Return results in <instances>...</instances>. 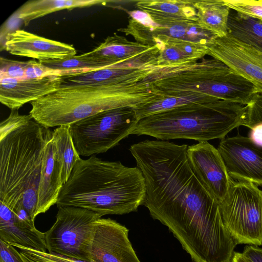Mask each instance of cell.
I'll return each mask as SVG.
<instances>
[{
	"label": "cell",
	"mask_w": 262,
	"mask_h": 262,
	"mask_svg": "<svg viewBox=\"0 0 262 262\" xmlns=\"http://www.w3.org/2000/svg\"><path fill=\"white\" fill-rule=\"evenodd\" d=\"M0 239L9 243L47 252L45 233L37 230L24 206L0 215Z\"/></svg>",
	"instance_id": "cell-17"
},
{
	"label": "cell",
	"mask_w": 262,
	"mask_h": 262,
	"mask_svg": "<svg viewBox=\"0 0 262 262\" xmlns=\"http://www.w3.org/2000/svg\"><path fill=\"white\" fill-rule=\"evenodd\" d=\"M159 96H181L200 94L217 100L237 102L242 98L245 81L242 77L224 64L212 79L200 83H180L165 81H147Z\"/></svg>",
	"instance_id": "cell-10"
},
{
	"label": "cell",
	"mask_w": 262,
	"mask_h": 262,
	"mask_svg": "<svg viewBox=\"0 0 262 262\" xmlns=\"http://www.w3.org/2000/svg\"><path fill=\"white\" fill-rule=\"evenodd\" d=\"M158 96L149 83L62 85L58 90L31 102L33 119L47 128L70 125L105 111L133 108Z\"/></svg>",
	"instance_id": "cell-3"
},
{
	"label": "cell",
	"mask_w": 262,
	"mask_h": 262,
	"mask_svg": "<svg viewBox=\"0 0 262 262\" xmlns=\"http://www.w3.org/2000/svg\"><path fill=\"white\" fill-rule=\"evenodd\" d=\"M230 177L262 185V146L239 135L221 140L217 147Z\"/></svg>",
	"instance_id": "cell-12"
},
{
	"label": "cell",
	"mask_w": 262,
	"mask_h": 262,
	"mask_svg": "<svg viewBox=\"0 0 262 262\" xmlns=\"http://www.w3.org/2000/svg\"><path fill=\"white\" fill-rule=\"evenodd\" d=\"M135 6L150 16L197 20L193 0H140Z\"/></svg>",
	"instance_id": "cell-23"
},
{
	"label": "cell",
	"mask_w": 262,
	"mask_h": 262,
	"mask_svg": "<svg viewBox=\"0 0 262 262\" xmlns=\"http://www.w3.org/2000/svg\"><path fill=\"white\" fill-rule=\"evenodd\" d=\"M153 41L160 68L195 62L207 55L206 45L192 41L155 36Z\"/></svg>",
	"instance_id": "cell-19"
},
{
	"label": "cell",
	"mask_w": 262,
	"mask_h": 262,
	"mask_svg": "<svg viewBox=\"0 0 262 262\" xmlns=\"http://www.w3.org/2000/svg\"><path fill=\"white\" fill-rule=\"evenodd\" d=\"M139 121L133 108L102 112L69 125L79 156L104 153L132 134Z\"/></svg>",
	"instance_id": "cell-6"
},
{
	"label": "cell",
	"mask_w": 262,
	"mask_h": 262,
	"mask_svg": "<svg viewBox=\"0 0 262 262\" xmlns=\"http://www.w3.org/2000/svg\"><path fill=\"white\" fill-rule=\"evenodd\" d=\"M32 119L30 114L20 115L18 110H12L9 117L1 123L0 138L7 136L12 131Z\"/></svg>",
	"instance_id": "cell-31"
},
{
	"label": "cell",
	"mask_w": 262,
	"mask_h": 262,
	"mask_svg": "<svg viewBox=\"0 0 262 262\" xmlns=\"http://www.w3.org/2000/svg\"><path fill=\"white\" fill-rule=\"evenodd\" d=\"M56 221L45 233L49 253L90 262L88 249L95 222L102 216L74 206H58Z\"/></svg>",
	"instance_id": "cell-8"
},
{
	"label": "cell",
	"mask_w": 262,
	"mask_h": 262,
	"mask_svg": "<svg viewBox=\"0 0 262 262\" xmlns=\"http://www.w3.org/2000/svg\"><path fill=\"white\" fill-rule=\"evenodd\" d=\"M207 55L220 60L254 85L262 94V51L227 34L207 45Z\"/></svg>",
	"instance_id": "cell-9"
},
{
	"label": "cell",
	"mask_w": 262,
	"mask_h": 262,
	"mask_svg": "<svg viewBox=\"0 0 262 262\" xmlns=\"http://www.w3.org/2000/svg\"><path fill=\"white\" fill-rule=\"evenodd\" d=\"M217 100L200 94H190L181 96H158L152 101L134 108L138 120L151 115L168 111L193 103L214 102Z\"/></svg>",
	"instance_id": "cell-24"
},
{
	"label": "cell",
	"mask_w": 262,
	"mask_h": 262,
	"mask_svg": "<svg viewBox=\"0 0 262 262\" xmlns=\"http://www.w3.org/2000/svg\"><path fill=\"white\" fill-rule=\"evenodd\" d=\"M64 77L50 76L37 79L1 78L0 101L12 110H18L60 88Z\"/></svg>",
	"instance_id": "cell-16"
},
{
	"label": "cell",
	"mask_w": 262,
	"mask_h": 262,
	"mask_svg": "<svg viewBox=\"0 0 262 262\" xmlns=\"http://www.w3.org/2000/svg\"><path fill=\"white\" fill-rule=\"evenodd\" d=\"M187 155L196 174L221 204L227 196L233 180L217 148L208 141L188 146Z\"/></svg>",
	"instance_id": "cell-14"
},
{
	"label": "cell",
	"mask_w": 262,
	"mask_h": 262,
	"mask_svg": "<svg viewBox=\"0 0 262 262\" xmlns=\"http://www.w3.org/2000/svg\"><path fill=\"white\" fill-rule=\"evenodd\" d=\"M20 251H23L34 258L42 262H89L72 258L55 253L42 252L34 249L24 247L18 244H11Z\"/></svg>",
	"instance_id": "cell-30"
},
{
	"label": "cell",
	"mask_w": 262,
	"mask_h": 262,
	"mask_svg": "<svg viewBox=\"0 0 262 262\" xmlns=\"http://www.w3.org/2000/svg\"><path fill=\"white\" fill-rule=\"evenodd\" d=\"M20 254L24 262H42L34 258L23 251L20 252Z\"/></svg>",
	"instance_id": "cell-37"
},
{
	"label": "cell",
	"mask_w": 262,
	"mask_h": 262,
	"mask_svg": "<svg viewBox=\"0 0 262 262\" xmlns=\"http://www.w3.org/2000/svg\"><path fill=\"white\" fill-rule=\"evenodd\" d=\"M249 138L255 143L262 146V118L251 129Z\"/></svg>",
	"instance_id": "cell-35"
},
{
	"label": "cell",
	"mask_w": 262,
	"mask_h": 262,
	"mask_svg": "<svg viewBox=\"0 0 262 262\" xmlns=\"http://www.w3.org/2000/svg\"><path fill=\"white\" fill-rule=\"evenodd\" d=\"M247 105L248 111L244 126L251 129L262 118V94H254L251 102Z\"/></svg>",
	"instance_id": "cell-32"
},
{
	"label": "cell",
	"mask_w": 262,
	"mask_h": 262,
	"mask_svg": "<svg viewBox=\"0 0 262 262\" xmlns=\"http://www.w3.org/2000/svg\"><path fill=\"white\" fill-rule=\"evenodd\" d=\"M128 232L126 227L111 219H98L88 249L90 262H141Z\"/></svg>",
	"instance_id": "cell-11"
},
{
	"label": "cell",
	"mask_w": 262,
	"mask_h": 262,
	"mask_svg": "<svg viewBox=\"0 0 262 262\" xmlns=\"http://www.w3.org/2000/svg\"><path fill=\"white\" fill-rule=\"evenodd\" d=\"M234 11L262 21V0H224Z\"/></svg>",
	"instance_id": "cell-28"
},
{
	"label": "cell",
	"mask_w": 262,
	"mask_h": 262,
	"mask_svg": "<svg viewBox=\"0 0 262 262\" xmlns=\"http://www.w3.org/2000/svg\"><path fill=\"white\" fill-rule=\"evenodd\" d=\"M220 206L224 224L236 245H262V190L257 185L233 179Z\"/></svg>",
	"instance_id": "cell-7"
},
{
	"label": "cell",
	"mask_w": 262,
	"mask_h": 262,
	"mask_svg": "<svg viewBox=\"0 0 262 262\" xmlns=\"http://www.w3.org/2000/svg\"><path fill=\"white\" fill-rule=\"evenodd\" d=\"M52 134L32 119L0 138V212L23 205L34 220L44 149Z\"/></svg>",
	"instance_id": "cell-4"
},
{
	"label": "cell",
	"mask_w": 262,
	"mask_h": 262,
	"mask_svg": "<svg viewBox=\"0 0 262 262\" xmlns=\"http://www.w3.org/2000/svg\"><path fill=\"white\" fill-rule=\"evenodd\" d=\"M230 262H249L242 253L234 252Z\"/></svg>",
	"instance_id": "cell-36"
},
{
	"label": "cell",
	"mask_w": 262,
	"mask_h": 262,
	"mask_svg": "<svg viewBox=\"0 0 262 262\" xmlns=\"http://www.w3.org/2000/svg\"><path fill=\"white\" fill-rule=\"evenodd\" d=\"M0 262H24L20 252L9 243L0 239Z\"/></svg>",
	"instance_id": "cell-33"
},
{
	"label": "cell",
	"mask_w": 262,
	"mask_h": 262,
	"mask_svg": "<svg viewBox=\"0 0 262 262\" xmlns=\"http://www.w3.org/2000/svg\"><path fill=\"white\" fill-rule=\"evenodd\" d=\"M152 47L132 41L116 33L85 54L104 60L110 66L122 63L141 55Z\"/></svg>",
	"instance_id": "cell-20"
},
{
	"label": "cell",
	"mask_w": 262,
	"mask_h": 262,
	"mask_svg": "<svg viewBox=\"0 0 262 262\" xmlns=\"http://www.w3.org/2000/svg\"><path fill=\"white\" fill-rule=\"evenodd\" d=\"M63 184L60 165L56 158L53 134L43 151L39 183L36 216L56 204Z\"/></svg>",
	"instance_id": "cell-18"
},
{
	"label": "cell",
	"mask_w": 262,
	"mask_h": 262,
	"mask_svg": "<svg viewBox=\"0 0 262 262\" xmlns=\"http://www.w3.org/2000/svg\"><path fill=\"white\" fill-rule=\"evenodd\" d=\"M187 147L160 140L130 146L145 179L143 205L194 262H230L236 244L224 224L220 204L191 167Z\"/></svg>",
	"instance_id": "cell-1"
},
{
	"label": "cell",
	"mask_w": 262,
	"mask_h": 262,
	"mask_svg": "<svg viewBox=\"0 0 262 262\" xmlns=\"http://www.w3.org/2000/svg\"><path fill=\"white\" fill-rule=\"evenodd\" d=\"M242 253L249 262H262V248L257 246H246Z\"/></svg>",
	"instance_id": "cell-34"
},
{
	"label": "cell",
	"mask_w": 262,
	"mask_h": 262,
	"mask_svg": "<svg viewBox=\"0 0 262 262\" xmlns=\"http://www.w3.org/2000/svg\"><path fill=\"white\" fill-rule=\"evenodd\" d=\"M108 2L101 0L30 1L19 8L16 16L27 26L33 20L59 10L104 5Z\"/></svg>",
	"instance_id": "cell-22"
},
{
	"label": "cell",
	"mask_w": 262,
	"mask_h": 262,
	"mask_svg": "<svg viewBox=\"0 0 262 262\" xmlns=\"http://www.w3.org/2000/svg\"><path fill=\"white\" fill-rule=\"evenodd\" d=\"M228 34L262 51L261 20L230 11Z\"/></svg>",
	"instance_id": "cell-25"
},
{
	"label": "cell",
	"mask_w": 262,
	"mask_h": 262,
	"mask_svg": "<svg viewBox=\"0 0 262 262\" xmlns=\"http://www.w3.org/2000/svg\"><path fill=\"white\" fill-rule=\"evenodd\" d=\"M40 62L51 69L71 71L74 74V76L97 71L111 66L104 60L87 55L85 53L63 59Z\"/></svg>",
	"instance_id": "cell-27"
},
{
	"label": "cell",
	"mask_w": 262,
	"mask_h": 262,
	"mask_svg": "<svg viewBox=\"0 0 262 262\" xmlns=\"http://www.w3.org/2000/svg\"><path fill=\"white\" fill-rule=\"evenodd\" d=\"M27 61L0 58V78L23 79L26 78Z\"/></svg>",
	"instance_id": "cell-29"
},
{
	"label": "cell",
	"mask_w": 262,
	"mask_h": 262,
	"mask_svg": "<svg viewBox=\"0 0 262 262\" xmlns=\"http://www.w3.org/2000/svg\"><path fill=\"white\" fill-rule=\"evenodd\" d=\"M145 195L144 177L137 166L92 156L74 166L56 205L86 209L101 216L122 215L136 211Z\"/></svg>",
	"instance_id": "cell-2"
},
{
	"label": "cell",
	"mask_w": 262,
	"mask_h": 262,
	"mask_svg": "<svg viewBox=\"0 0 262 262\" xmlns=\"http://www.w3.org/2000/svg\"><path fill=\"white\" fill-rule=\"evenodd\" d=\"M247 111V105L227 100L193 103L143 118L131 135L166 141L221 140L232 129L245 125Z\"/></svg>",
	"instance_id": "cell-5"
},
{
	"label": "cell",
	"mask_w": 262,
	"mask_h": 262,
	"mask_svg": "<svg viewBox=\"0 0 262 262\" xmlns=\"http://www.w3.org/2000/svg\"><path fill=\"white\" fill-rule=\"evenodd\" d=\"M193 5L200 28L219 37L228 34L230 9L224 0H193Z\"/></svg>",
	"instance_id": "cell-21"
},
{
	"label": "cell",
	"mask_w": 262,
	"mask_h": 262,
	"mask_svg": "<svg viewBox=\"0 0 262 262\" xmlns=\"http://www.w3.org/2000/svg\"><path fill=\"white\" fill-rule=\"evenodd\" d=\"M5 50L11 54L32 58L40 62L63 59L75 56L77 53L73 45L20 29L7 35Z\"/></svg>",
	"instance_id": "cell-15"
},
{
	"label": "cell",
	"mask_w": 262,
	"mask_h": 262,
	"mask_svg": "<svg viewBox=\"0 0 262 262\" xmlns=\"http://www.w3.org/2000/svg\"><path fill=\"white\" fill-rule=\"evenodd\" d=\"M158 52L151 48L128 61L97 71L64 77L62 85L138 83L143 81L157 69Z\"/></svg>",
	"instance_id": "cell-13"
},
{
	"label": "cell",
	"mask_w": 262,
	"mask_h": 262,
	"mask_svg": "<svg viewBox=\"0 0 262 262\" xmlns=\"http://www.w3.org/2000/svg\"><path fill=\"white\" fill-rule=\"evenodd\" d=\"M53 140L64 184L68 180L74 166L81 158L74 145L69 125H61L55 128L53 130Z\"/></svg>",
	"instance_id": "cell-26"
}]
</instances>
